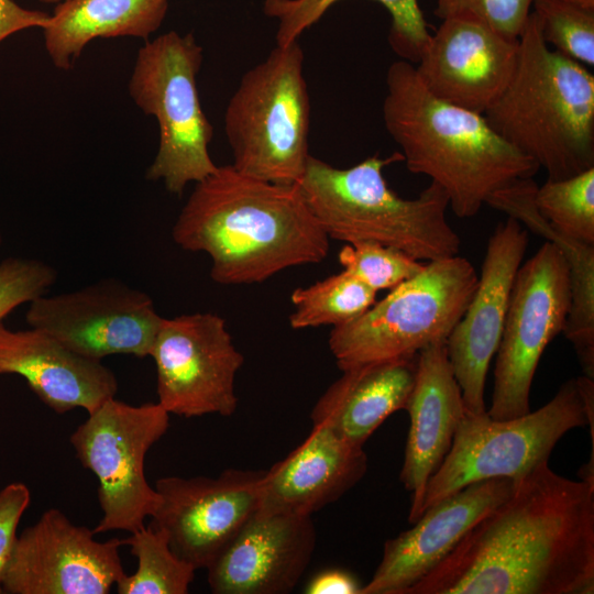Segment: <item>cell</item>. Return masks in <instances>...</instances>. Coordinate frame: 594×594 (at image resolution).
<instances>
[{
	"mask_svg": "<svg viewBox=\"0 0 594 594\" xmlns=\"http://www.w3.org/2000/svg\"><path fill=\"white\" fill-rule=\"evenodd\" d=\"M594 482L539 464L406 594H592Z\"/></svg>",
	"mask_w": 594,
	"mask_h": 594,
	"instance_id": "obj_1",
	"label": "cell"
},
{
	"mask_svg": "<svg viewBox=\"0 0 594 594\" xmlns=\"http://www.w3.org/2000/svg\"><path fill=\"white\" fill-rule=\"evenodd\" d=\"M183 250L211 258L222 285L262 283L294 266L322 262L330 239L298 185H279L218 166L196 183L172 229Z\"/></svg>",
	"mask_w": 594,
	"mask_h": 594,
	"instance_id": "obj_2",
	"label": "cell"
},
{
	"mask_svg": "<svg viewBox=\"0 0 594 594\" xmlns=\"http://www.w3.org/2000/svg\"><path fill=\"white\" fill-rule=\"evenodd\" d=\"M385 82L383 121L403 162L439 185L459 218L474 217L495 191L540 169L499 136L484 114L433 96L413 63H392Z\"/></svg>",
	"mask_w": 594,
	"mask_h": 594,
	"instance_id": "obj_3",
	"label": "cell"
},
{
	"mask_svg": "<svg viewBox=\"0 0 594 594\" xmlns=\"http://www.w3.org/2000/svg\"><path fill=\"white\" fill-rule=\"evenodd\" d=\"M484 117L547 179L594 167V76L548 46L532 10L518 37L514 74Z\"/></svg>",
	"mask_w": 594,
	"mask_h": 594,
	"instance_id": "obj_4",
	"label": "cell"
},
{
	"mask_svg": "<svg viewBox=\"0 0 594 594\" xmlns=\"http://www.w3.org/2000/svg\"><path fill=\"white\" fill-rule=\"evenodd\" d=\"M399 162L398 151L337 168L310 155L297 185L329 239L377 242L418 261L458 255L461 239L447 220V194L430 182L418 197H399L383 175L386 166Z\"/></svg>",
	"mask_w": 594,
	"mask_h": 594,
	"instance_id": "obj_5",
	"label": "cell"
},
{
	"mask_svg": "<svg viewBox=\"0 0 594 594\" xmlns=\"http://www.w3.org/2000/svg\"><path fill=\"white\" fill-rule=\"evenodd\" d=\"M299 41L243 74L224 111L232 166L248 176L297 185L309 154L310 97Z\"/></svg>",
	"mask_w": 594,
	"mask_h": 594,
	"instance_id": "obj_6",
	"label": "cell"
},
{
	"mask_svg": "<svg viewBox=\"0 0 594 594\" xmlns=\"http://www.w3.org/2000/svg\"><path fill=\"white\" fill-rule=\"evenodd\" d=\"M594 381L570 378L541 408L512 419L465 414L451 448L427 484L422 513L444 497L480 481L520 480L548 462L570 430L591 426L594 450Z\"/></svg>",
	"mask_w": 594,
	"mask_h": 594,
	"instance_id": "obj_7",
	"label": "cell"
},
{
	"mask_svg": "<svg viewBox=\"0 0 594 594\" xmlns=\"http://www.w3.org/2000/svg\"><path fill=\"white\" fill-rule=\"evenodd\" d=\"M202 59L204 50L193 33L169 31L140 47L128 84L133 102L153 116L160 129L158 148L145 178L162 182L178 196L218 167L209 153L213 127L197 87Z\"/></svg>",
	"mask_w": 594,
	"mask_h": 594,
	"instance_id": "obj_8",
	"label": "cell"
},
{
	"mask_svg": "<svg viewBox=\"0 0 594 594\" xmlns=\"http://www.w3.org/2000/svg\"><path fill=\"white\" fill-rule=\"evenodd\" d=\"M477 280L471 262L459 254L428 262L362 315L332 328L329 348L338 367L416 355L446 342Z\"/></svg>",
	"mask_w": 594,
	"mask_h": 594,
	"instance_id": "obj_9",
	"label": "cell"
},
{
	"mask_svg": "<svg viewBox=\"0 0 594 594\" xmlns=\"http://www.w3.org/2000/svg\"><path fill=\"white\" fill-rule=\"evenodd\" d=\"M169 414L158 403L130 405L114 397L102 403L72 433L69 441L85 469L98 479L102 516L95 535L133 532L160 504L145 476L150 448L167 431Z\"/></svg>",
	"mask_w": 594,
	"mask_h": 594,
	"instance_id": "obj_10",
	"label": "cell"
},
{
	"mask_svg": "<svg viewBox=\"0 0 594 594\" xmlns=\"http://www.w3.org/2000/svg\"><path fill=\"white\" fill-rule=\"evenodd\" d=\"M569 267L549 241L519 266L496 351L487 415L505 420L530 411L532 380L548 344L563 331L570 308Z\"/></svg>",
	"mask_w": 594,
	"mask_h": 594,
	"instance_id": "obj_11",
	"label": "cell"
},
{
	"mask_svg": "<svg viewBox=\"0 0 594 594\" xmlns=\"http://www.w3.org/2000/svg\"><path fill=\"white\" fill-rule=\"evenodd\" d=\"M150 356L156 367L157 403L169 415L231 416L237 410L235 376L244 358L219 315L163 318Z\"/></svg>",
	"mask_w": 594,
	"mask_h": 594,
	"instance_id": "obj_12",
	"label": "cell"
},
{
	"mask_svg": "<svg viewBox=\"0 0 594 594\" xmlns=\"http://www.w3.org/2000/svg\"><path fill=\"white\" fill-rule=\"evenodd\" d=\"M25 318L30 327L96 361L114 354L150 356L163 320L146 293L114 278L42 295L29 304Z\"/></svg>",
	"mask_w": 594,
	"mask_h": 594,
	"instance_id": "obj_13",
	"label": "cell"
},
{
	"mask_svg": "<svg viewBox=\"0 0 594 594\" xmlns=\"http://www.w3.org/2000/svg\"><path fill=\"white\" fill-rule=\"evenodd\" d=\"M123 539L98 541L59 509L45 510L16 537L1 578L7 594H107L125 574Z\"/></svg>",
	"mask_w": 594,
	"mask_h": 594,
	"instance_id": "obj_14",
	"label": "cell"
},
{
	"mask_svg": "<svg viewBox=\"0 0 594 594\" xmlns=\"http://www.w3.org/2000/svg\"><path fill=\"white\" fill-rule=\"evenodd\" d=\"M263 473L228 469L215 479L162 477L151 524L166 532L176 556L207 569L257 512Z\"/></svg>",
	"mask_w": 594,
	"mask_h": 594,
	"instance_id": "obj_15",
	"label": "cell"
},
{
	"mask_svg": "<svg viewBox=\"0 0 594 594\" xmlns=\"http://www.w3.org/2000/svg\"><path fill=\"white\" fill-rule=\"evenodd\" d=\"M528 243L527 229L512 217L495 228L474 294L446 341L465 409L471 414L486 411L487 372L501 341L514 279Z\"/></svg>",
	"mask_w": 594,
	"mask_h": 594,
	"instance_id": "obj_16",
	"label": "cell"
},
{
	"mask_svg": "<svg viewBox=\"0 0 594 594\" xmlns=\"http://www.w3.org/2000/svg\"><path fill=\"white\" fill-rule=\"evenodd\" d=\"M518 58V38L483 21L443 19L420 55L416 73L437 98L482 113L509 82Z\"/></svg>",
	"mask_w": 594,
	"mask_h": 594,
	"instance_id": "obj_17",
	"label": "cell"
},
{
	"mask_svg": "<svg viewBox=\"0 0 594 594\" xmlns=\"http://www.w3.org/2000/svg\"><path fill=\"white\" fill-rule=\"evenodd\" d=\"M517 481L475 482L428 507L410 529L385 542L381 562L360 594H406L512 495Z\"/></svg>",
	"mask_w": 594,
	"mask_h": 594,
	"instance_id": "obj_18",
	"label": "cell"
},
{
	"mask_svg": "<svg viewBox=\"0 0 594 594\" xmlns=\"http://www.w3.org/2000/svg\"><path fill=\"white\" fill-rule=\"evenodd\" d=\"M317 542L311 516L256 512L207 568L216 594H287Z\"/></svg>",
	"mask_w": 594,
	"mask_h": 594,
	"instance_id": "obj_19",
	"label": "cell"
},
{
	"mask_svg": "<svg viewBox=\"0 0 594 594\" xmlns=\"http://www.w3.org/2000/svg\"><path fill=\"white\" fill-rule=\"evenodd\" d=\"M405 410L410 425L400 481L410 493L408 521L422 515L427 484L449 452L465 414L446 342L418 352L414 387Z\"/></svg>",
	"mask_w": 594,
	"mask_h": 594,
	"instance_id": "obj_20",
	"label": "cell"
},
{
	"mask_svg": "<svg viewBox=\"0 0 594 594\" xmlns=\"http://www.w3.org/2000/svg\"><path fill=\"white\" fill-rule=\"evenodd\" d=\"M366 471L363 447L351 444L324 426L312 425L296 449L264 471L257 512L311 516L343 496Z\"/></svg>",
	"mask_w": 594,
	"mask_h": 594,
	"instance_id": "obj_21",
	"label": "cell"
},
{
	"mask_svg": "<svg viewBox=\"0 0 594 594\" xmlns=\"http://www.w3.org/2000/svg\"><path fill=\"white\" fill-rule=\"evenodd\" d=\"M23 377L32 392L57 414L82 408L88 414L116 396L114 373L81 356L48 333L11 330L0 321V375Z\"/></svg>",
	"mask_w": 594,
	"mask_h": 594,
	"instance_id": "obj_22",
	"label": "cell"
},
{
	"mask_svg": "<svg viewBox=\"0 0 594 594\" xmlns=\"http://www.w3.org/2000/svg\"><path fill=\"white\" fill-rule=\"evenodd\" d=\"M417 355L343 370L315 404L312 425L324 426L351 444L363 447L392 414L406 408Z\"/></svg>",
	"mask_w": 594,
	"mask_h": 594,
	"instance_id": "obj_23",
	"label": "cell"
},
{
	"mask_svg": "<svg viewBox=\"0 0 594 594\" xmlns=\"http://www.w3.org/2000/svg\"><path fill=\"white\" fill-rule=\"evenodd\" d=\"M537 184L517 179L495 191L486 205L505 212L563 253L570 280V308L562 333L573 345L583 375L594 378V245L559 232L535 204Z\"/></svg>",
	"mask_w": 594,
	"mask_h": 594,
	"instance_id": "obj_24",
	"label": "cell"
},
{
	"mask_svg": "<svg viewBox=\"0 0 594 594\" xmlns=\"http://www.w3.org/2000/svg\"><path fill=\"white\" fill-rule=\"evenodd\" d=\"M168 0H66L42 29L53 65L72 68L94 40L131 36L147 41L162 25Z\"/></svg>",
	"mask_w": 594,
	"mask_h": 594,
	"instance_id": "obj_25",
	"label": "cell"
},
{
	"mask_svg": "<svg viewBox=\"0 0 594 594\" xmlns=\"http://www.w3.org/2000/svg\"><path fill=\"white\" fill-rule=\"evenodd\" d=\"M340 0H264L263 12L277 23L276 45L298 41ZM389 13L388 42L400 59L417 63L430 33L418 0H374Z\"/></svg>",
	"mask_w": 594,
	"mask_h": 594,
	"instance_id": "obj_26",
	"label": "cell"
},
{
	"mask_svg": "<svg viewBox=\"0 0 594 594\" xmlns=\"http://www.w3.org/2000/svg\"><path fill=\"white\" fill-rule=\"evenodd\" d=\"M138 560L131 575L124 574L116 584L119 594H186L196 569L176 556L167 535L150 524L123 539Z\"/></svg>",
	"mask_w": 594,
	"mask_h": 594,
	"instance_id": "obj_27",
	"label": "cell"
},
{
	"mask_svg": "<svg viewBox=\"0 0 594 594\" xmlns=\"http://www.w3.org/2000/svg\"><path fill=\"white\" fill-rule=\"evenodd\" d=\"M376 294L342 270L292 293L294 310L288 318L289 326L295 330L341 326L366 311L376 301Z\"/></svg>",
	"mask_w": 594,
	"mask_h": 594,
	"instance_id": "obj_28",
	"label": "cell"
},
{
	"mask_svg": "<svg viewBox=\"0 0 594 594\" xmlns=\"http://www.w3.org/2000/svg\"><path fill=\"white\" fill-rule=\"evenodd\" d=\"M535 204L559 232L594 245V167L537 187Z\"/></svg>",
	"mask_w": 594,
	"mask_h": 594,
	"instance_id": "obj_29",
	"label": "cell"
},
{
	"mask_svg": "<svg viewBox=\"0 0 594 594\" xmlns=\"http://www.w3.org/2000/svg\"><path fill=\"white\" fill-rule=\"evenodd\" d=\"M544 42L585 67L594 65V8L571 0H534Z\"/></svg>",
	"mask_w": 594,
	"mask_h": 594,
	"instance_id": "obj_30",
	"label": "cell"
},
{
	"mask_svg": "<svg viewBox=\"0 0 594 594\" xmlns=\"http://www.w3.org/2000/svg\"><path fill=\"white\" fill-rule=\"evenodd\" d=\"M338 260L343 271L376 293L395 288L425 265L398 249L371 241L345 243Z\"/></svg>",
	"mask_w": 594,
	"mask_h": 594,
	"instance_id": "obj_31",
	"label": "cell"
},
{
	"mask_svg": "<svg viewBox=\"0 0 594 594\" xmlns=\"http://www.w3.org/2000/svg\"><path fill=\"white\" fill-rule=\"evenodd\" d=\"M57 278L55 268L43 261L8 257L0 262V321L23 304L45 295Z\"/></svg>",
	"mask_w": 594,
	"mask_h": 594,
	"instance_id": "obj_32",
	"label": "cell"
},
{
	"mask_svg": "<svg viewBox=\"0 0 594 594\" xmlns=\"http://www.w3.org/2000/svg\"><path fill=\"white\" fill-rule=\"evenodd\" d=\"M534 0H436L441 20L466 15L479 19L509 38L517 40L531 12Z\"/></svg>",
	"mask_w": 594,
	"mask_h": 594,
	"instance_id": "obj_33",
	"label": "cell"
},
{
	"mask_svg": "<svg viewBox=\"0 0 594 594\" xmlns=\"http://www.w3.org/2000/svg\"><path fill=\"white\" fill-rule=\"evenodd\" d=\"M30 502V490L23 483H11L0 491V593L1 578L18 537L16 528Z\"/></svg>",
	"mask_w": 594,
	"mask_h": 594,
	"instance_id": "obj_34",
	"label": "cell"
},
{
	"mask_svg": "<svg viewBox=\"0 0 594 594\" xmlns=\"http://www.w3.org/2000/svg\"><path fill=\"white\" fill-rule=\"evenodd\" d=\"M50 19L51 13L25 9L13 0H0V43L26 29H44Z\"/></svg>",
	"mask_w": 594,
	"mask_h": 594,
	"instance_id": "obj_35",
	"label": "cell"
},
{
	"mask_svg": "<svg viewBox=\"0 0 594 594\" xmlns=\"http://www.w3.org/2000/svg\"><path fill=\"white\" fill-rule=\"evenodd\" d=\"M358 581L348 572L337 569L321 571L306 585L307 594H360Z\"/></svg>",
	"mask_w": 594,
	"mask_h": 594,
	"instance_id": "obj_36",
	"label": "cell"
},
{
	"mask_svg": "<svg viewBox=\"0 0 594 594\" xmlns=\"http://www.w3.org/2000/svg\"><path fill=\"white\" fill-rule=\"evenodd\" d=\"M586 8H594V0H571Z\"/></svg>",
	"mask_w": 594,
	"mask_h": 594,
	"instance_id": "obj_37",
	"label": "cell"
},
{
	"mask_svg": "<svg viewBox=\"0 0 594 594\" xmlns=\"http://www.w3.org/2000/svg\"><path fill=\"white\" fill-rule=\"evenodd\" d=\"M40 1H42L44 3H50V4H58V3L64 2L66 0H40Z\"/></svg>",
	"mask_w": 594,
	"mask_h": 594,
	"instance_id": "obj_38",
	"label": "cell"
},
{
	"mask_svg": "<svg viewBox=\"0 0 594 594\" xmlns=\"http://www.w3.org/2000/svg\"><path fill=\"white\" fill-rule=\"evenodd\" d=\"M1 242H2V238H1V233H0V245H1Z\"/></svg>",
	"mask_w": 594,
	"mask_h": 594,
	"instance_id": "obj_39",
	"label": "cell"
}]
</instances>
